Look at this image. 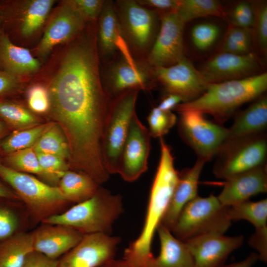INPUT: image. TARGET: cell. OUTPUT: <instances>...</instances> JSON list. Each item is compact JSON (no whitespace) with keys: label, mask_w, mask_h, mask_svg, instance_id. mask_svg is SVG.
Instances as JSON below:
<instances>
[{"label":"cell","mask_w":267,"mask_h":267,"mask_svg":"<svg viewBox=\"0 0 267 267\" xmlns=\"http://www.w3.org/2000/svg\"><path fill=\"white\" fill-rule=\"evenodd\" d=\"M31 232L34 250L58 260L74 247L84 234L62 224L41 222Z\"/></svg>","instance_id":"obj_17"},{"label":"cell","mask_w":267,"mask_h":267,"mask_svg":"<svg viewBox=\"0 0 267 267\" xmlns=\"http://www.w3.org/2000/svg\"><path fill=\"white\" fill-rule=\"evenodd\" d=\"M267 89V73L263 72L245 79L209 84L206 91L190 102L181 103L174 110H198L212 115L223 125L243 104L252 101Z\"/></svg>","instance_id":"obj_3"},{"label":"cell","mask_w":267,"mask_h":267,"mask_svg":"<svg viewBox=\"0 0 267 267\" xmlns=\"http://www.w3.org/2000/svg\"><path fill=\"white\" fill-rule=\"evenodd\" d=\"M151 137L135 112L130 122L118 172L125 181H134L147 170Z\"/></svg>","instance_id":"obj_14"},{"label":"cell","mask_w":267,"mask_h":267,"mask_svg":"<svg viewBox=\"0 0 267 267\" xmlns=\"http://www.w3.org/2000/svg\"><path fill=\"white\" fill-rule=\"evenodd\" d=\"M178 131L182 140L205 163L216 156L229 138V131L223 125L206 119L195 110L178 112Z\"/></svg>","instance_id":"obj_9"},{"label":"cell","mask_w":267,"mask_h":267,"mask_svg":"<svg viewBox=\"0 0 267 267\" xmlns=\"http://www.w3.org/2000/svg\"><path fill=\"white\" fill-rule=\"evenodd\" d=\"M160 157L150 191L142 230L138 237L124 252V259L139 266L153 254L151 247L158 224L170 204L179 178L171 149L160 138Z\"/></svg>","instance_id":"obj_2"},{"label":"cell","mask_w":267,"mask_h":267,"mask_svg":"<svg viewBox=\"0 0 267 267\" xmlns=\"http://www.w3.org/2000/svg\"><path fill=\"white\" fill-rule=\"evenodd\" d=\"M120 242V237L105 233L85 234L58 259V267H98L114 259Z\"/></svg>","instance_id":"obj_15"},{"label":"cell","mask_w":267,"mask_h":267,"mask_svg":"<svg viewBox=\"0 0 267 267\" xmlns=\"http://www.w3.org/2000/svg\"><path fill=\"white\" fill-rule=\"evenodd\" d=\"M140 5L155 11L159 15L162 14L176 12L179 0H139Z\"/></svg>","instance_id":"obj_45"},{"label":"cell","mask_w":267,"mask_h":267,"mask_svg":"<svg viewBox=\"0 0 267 267\" xmlns=\"http://www.w3.org/2000/svg\"><path fill=\"white\" fill-rule=\"evenodd\" d=\"M220 34L219 27L211 22H203L194 25L190 31L193 45L200 51H206L216 42Z\"/></svg>","instance_id":"obj_38"},{"label":"cell","mask_w":267,"mask_h":267,"mask_svg":"<svg viewBox=\"0 0 267 267\" xmlns=\"http://www.w3.org/2000/svg\"><path fill=\"white\" fill-rule=\"evenodd\" d=\"M156 230L160 250L158 256L152 255L142 267H194L192 257L184 242L174 236L159 223Z\"/></svg>","instance_id":"obj_21"},{"label":"cell","mask_w":267,"mask_h":267,"mask_svg":"<svg viewBox=\"0 0 267 267\" xmlns=\"http://www.w3.org/2000/svg\"><path fill=\"white\" fill-rule=\"evenodd\" d=\"M53 3L52 0H33L27 3L20 26L23 35L30 36L42 26Z\"/></svg>","instance_id":"obj_33"},{"label":"cell","mask_w":267,"mask_h":267,"mask_svg":"<svg viewBox=\"0 0 267 267\" xmlns=\"http://www.w3.org/2000/svg\"><path fill=\"white\" fill-rule=\"evenodd\" d=\"M49 124L37 125L14 131L0 144L1 150L5 154L32 147L47 129Z\"/></svg>","instance_id":"obj_34"},{"label":"cell","mask_w":267,"mask_h":267,"mask_svg":"<svg viewBox=\"0 0 267 267\" xmlns=\"http://www.w3.org/2000/svg\"><path fill=\"white\" fill-rule=\"evenodd\" d=\"M228 214L231 222L244 220L251 222L255 229L267 226V199L249 200L229 206Z\"/></svg>","instance_id":"obj_31"},{"label":"cell","mask_w":267,"mask_h":267,"mask_svg":"<svg viewBox=\"0 0 267 267\" xmlns=\"http://www.w3.org/2000/svg\"><path fill=\"white\" fill-rule=\"evenodd\" d=\"M0 178L25 206L35 226L62 213L72 204L66 199L58 186L50 185L0 163Z\"/></svg>","instance_id":"obj_5"},{"label":"cell","mask_w":267,"mask_h":267,"mask_svg":"<svg viewBox=\"0 0 267 267\" xmlns=\"http://www.w3.org/2000/svg\"><path fill=\"white\" fill-rule=\"evenodd\" d=\"M85 22L71 0L64 2L47 25L38 47L39 53L45 55L56 45L72 39L81 31Z\"/></svg>","instance_id":"obj_18"},{"label":"cell","mask_w":267,"mask_h":267,"mask_svg":"<svg viewBox=\"0 0 267 267\" xmlns=\"http://www.w3.org/2000/svg\"><path fill=\"white\" fill-rule=\"evenodd\" d=\"M243 240L242 236L209 234L183 242L192 257L194 267H221L228 256L242 246Z\"/></svg>","instance_id":"obj_16"},{"label":"cell","mask_w":267,"mask_h":267,"mask_svg":"<svg viewBox=\"0 0 267 267\" xmlns=\"http://www.w3.org/2000/svg\"><path fill=\"white\" fill-rule=\"evenodd\" d=\"M19 83L18 77L0 70V98L13 92Z\"/></svg>","instance_id":"obj_47"},{"label":"cell","mask_w":267,"mask_h":267,"mask_svg":"<svg viewBox=\"0 0 267 267\" xmlns=\"http://www.w3.org/2000/svg\"><path fill=\"white\" fill-rule=\"evenodd\" d=\"M0 197L19 200L14 192L0 178Z\"/></svg>","instance_id":"obj_50"},{"label":"cell","mask_w":267,"mask_h":267,"mask_svg":"<svg viewBox=\"0 0 267 267\" xmlns=\"http://www.w3.org/2000/svg\"><path fill=\"white\" fill-rule=\"evenodd\" d=\"M257 54L218 52L207 60L199 70L208 84L240 80L263 73Z\"/></svg>","instance_id":"obj_13"},{"label":"cell","mask_w":267,"mask_h":267,"mask_svg":"<svg viewBox=\"0 0 267 267\" xmlns=\"http://www.w3.org/2000/svg\"><path fill=\"white\" fill-rule=\"evenodd\" d=\"M182 103L181 98L178 95L168 93L162 98L157 107L160 110L165 111H171L179 104Z\"/></svg>","instance_id":"obj_48"},{"label":"cell","mask_w":267,"mask_h":267,"mask_svg":"<svg viewBox=\"0 0 267 267\" xmlns=\"http://www.w3.org/2000/svg\"><path fill=\"white\" fill-rule=\"evenodd\" d=\"M205 163L197 159L192 167L179 172L171 200L160 223L171 231L184 207L198 196L199 179Z\"/></svg>","instance_id":"obj_20"},{"label":"cell","mask_w":267,"mask_h":267,"mask_svg":"<svg viewBox=\"0 0 267 267\" xmlns=\"http://www.w3.org/2000/svg\"><path fill=\"white\" fill-rule=\"evenodd\" d=\"M6 130L5 123L0 121V139L4 134Z\"/></svg>","instance_id":"obj_52"},{"label":"cell","mask_w":267,"mask_h":267,"mask_svg":"<svg viewBox=\"0 0 267 267\" xmlns=\"http://www.w3.org/2000/svg\"><path fill=\"white\" fill-rule=\"evenodd\" d=\"M66 199L72 204L84 201L92 197L99 187L91 178L76 171H67L58 184Z\"/></svg>","instance_id":"obj_26"},{"label":"cell","mask_w":267,"mask_h":267,"mask_svg":"<svg viewBox=\"0 0 267 267\" xmlns=\"http://www.w3.org/2000/svg\"><path fill=\"white\" fill-rule=\"evenodd\" d=\"M254 39L253 30L229 24L218 48V52L246 54L252 52Z\"/></svg>","instance_id":"obj_32"},{"label":"cell","mask_w":267,"mask_h":267,"mask_svg":"<svg viewBox=\"0 0 267 267\" xmlns=\"http://www.w3.org/2000/svg\"><path fill=\"white\" fill-rule=\"evenodd\" d=\"M99 16V47L103 55L109 56L116 50V42L120 34L115 6L111 1H105Z\"/></svg>","instance_id":"obj_28"},{"label":"cell","mask_w":267,"mask_h":267,"mask_svg":"<svg viewBox=\"0 0 267 267\" xmlns=\"http://www.w3.org/2000/svg\"><path fill=\"white\" fill-rule=\"evenodd\" d=\"M0 117L12 128L18 130L37 126V116L21 105L7 100H0Z\"/></svg>","instance_id":"obj_35"},{"label":"cell","mask_w":267,"mask_h":267,"mask_svg":"<svg viewBox=\"0 0 267 267\" xmlns=\"http://www.w3.org/2000/svg\"><path fill=\"white\" fill-rule=\"evenodd\" d=\"M159 16L160 28L147 56L152 68L173 65L185 57L183 34L185 24L176 12Z\"/></svg>","instance_id":"obj_11"},{"label":"cell","mask_w":267,"mask_h":267,"mask_svg":"<svg viewBox=\"0 0 267 267\" xmlns=\"http://www.w3.org/2000/svg\"><path fill=\"white\" fill-rule=\"evenodd\" d=\"M34 227L28 211L20 200L0 197V244Z\"/></svg>","instance_id":"obj_25"},{"label":"cell","mask_w":267,"mask_h":267,"mask_svg":"<svg viewBox=\"0 0 267 267\" xmlns=\"http://www.w3.org/2000/svg\"><path fill=\"white\" fill-rule=\"evenodd\" d=\"M71 1L86 21L94 20L99 16L105 1L72 0Z\"/></svg>","instance_id":"obj_43"},{"label":"cell","mask_w":267,"mask_h":267,"mask_svg":"<svg viewBox=\"0 0 267 267\" xmlns=\"http://www.w3.org/2000/svg\"><path fill=\"white\" fill-rule=\"evenodd\" d=\"M153 69L155 77L167 93L179 96L182 103L198 98L209 85L200 71L185 57L173 65Z\"/></svg>","instance_id":"obj_12"},{"label":"cell","mask_w":267,"mask_h":267,"mask_svg":"<svg viewBox=\"0 0 267 267\" xmlns=\"http://www.w3.org/2000/svg\"></svg>","instance_id":"obj_53"},{"label":"cell","mask_w":267,"mask_h":267,"mask_svg":"<svg viewBox=\"0 0 267 267\" xmlns=\"http://www.w3.org/2000/svg\"><path fill=\"white\" fill-rule=\"evenodd\" d=\"M21 267H58V260L34 250L28 255Z\"/></svg>","instance_id":"obj_46"},{"label":"cell","mask_w":267,"mask_h":267,"mask_svg":"<svg viewBox=\"0 0 267 267\" xmlns=\"http://www.w3.org/2000/svg\"><path fill=\"white\" fill-rule=\"evenodd\" d=\"M124 211L122 198L99 187L89 199L74 204L42 222L62 224L83 234L110 235L114 222Z\"/></svg>","instance_id":"obj_4"},{"label":"cell","mask_w":267,"mask_h":267,"mask_svg":"<svg viewBox=\"0 0 267 267\" xmlns=\"http://www.w3.org/2000/svg\"><path fill=\"white\" fill-rule=\"evenodd\" d=\"M176 12L185 24L208 16L227 19L226 10L221 3L216 0H179Z\"/></svg>","instance_id":"obj_29"},{"label":"cell","mask_w":267,"mask_h":267,"mask_svg":"<svg viewBox=\"0 0 267 267\" xmlns=\"http://www.w3.org/2000/svg\"><path fill=\"white\" fill-rule=\"evenodd\" d=\"M48 94L51 115L68 144L70 167L91 176L102 173L101 137L111 101L101 82L94 40L69 48Z\"/></svg>","instance_id":"obj_1"},{"label":"cell","mask_w":267,"mask_h":267,"mask_svg":"<svg viewBox=\"0 0 267 267\" xmlns=\"http://www.w3.org/2000/svg\"><path fill=\"white\" fill-rule=\"evenodd\" d=\"M138 90L129 89L120 93L110 104L101 142L103 162L109 174H118L130 122L135 113Z\"/></svg>","instance_id":"obj_7"},{"label":"cell","mask_w":267,"mask_h":267,"mask_svg":"<svg viewBox=\"0 0 267 267\" xmlns=\"http://www.w3.org/2000/svg\"><path fill=\"white\" fill-rule=\"evenodd\" d=\"M229 128V138H236L266 133L267 96L263 94L245 109L236 112Z\"/></svg>","instance_id":"obj_23"},{"label":"cell","mask_w":267,"mask_h":267,"mask_svg":"<svg viewBox=\"0 0 267 267\" xmlns=\"http://www.w3.org/2000/svg\"><path fill=\"white\" fill-rule=\"evenodd\" d=\"M259 260L256 253H251L247 258L242 261L228 265H223L221 267H252Z\"/></svg>","instance_id":"obj_49"},{"label":"cell","mask_w":267,"mask_h":267,"mask_svg":"<svg viewBox=\"0 0 267 267\" xmlns=\"http://www.w3.org/2000/svg\"><path fill=\"white\" fill-rule=\"evenodd\" d=\"M6 162L10 168L26 174L40 176L41 169L37 153L33 147L19 150L7 154Z\"/></svg>","instance_id":"obj_37"},{"label":"cell","mask_w":267,"mask_h":267,"mask_svg":"<svg viewBox=\"0 0 267 267\" xmlns=\"http://www.w3.org/2000/svg\"><path fill=\"white\" fill-rule=\"evenodd\" d=\"M32 147L36 153L48 154L65 160L69 159L67 139L61 128L55 123L50 124Z\"/></svg>","instance_id":"obj_30"},{"label":"cell","mask_w":267,"mask_h":267,"mask_svg":"<svg viewBox=\"0 0 267 267\" xmlns=\"http://www.w3.org/2000/svg\"><path fill=\"white\" fill-rule=\"evenodd\" d=\"M37 155L41 169L40 176L44 180V182L57 186L62 176L69 170V166L66 160L48 154L37 153Z\"/></svg>","instance_id":"obj_36"},{"label":"cell","mask_w":267,"mask_h":267,"mask_svg":"<svg viewBox=\"0 0 267 267\" xmlns=\"http://www.w3.org/2000/svg\"><path fill=\"white\" fill-rule=\"evenodd\" d=\"M33 251L31 232L17 234L0 244V267H21Z\"/></svg>","instance_id":"obj_27"},{"label":"cell","mask_w":267,"mask_h":267,"mask_svg":"<svg viewBox=\"0 0 267 267\" xmlns=\"http://www.w3.org/2000/svg\"><path fill=\"white\" fill-rule=\"evenodd\" d=\"M226 13L227 19L229 20V24L239 27L253 29L254 9L252 2H237Z\"/></svg>","instance_id":"obj_41"},{"label":"cell","mask_w":267,"mask_h":267,"mask_svg":"<svg viewBox=\"0 0 267 267\" xmlns=\"http://www.w3.org/2000/svg\"><path fill=\"white\" fill-rule=\"evenodd\" d=\"M267 191V165L225 180L223 187L217 197L223 205L231 206Z\"/></svg>","instance_id":"obj_19"},{"label":"cell","mask_w":267,"mask_h":267,"mask_svg":"<svg viewBox=\"0 0 267 267\" xmlns=\"http://www.w3.org/2000/svg\"><path fill=\"white\" fill-rule=\"evenodd\" d=\"M98 267H134L125 260H115V259Z\"/></svg>","instance_id":"obj_51"},{"label":"cell","mask_w":267,"mask_h":267,"mask_svg":"<svg viewBox=\"0 0 267 267\" xmlns=\"http://www.w3.org/2000/svg\"><path fill=\"white\" fill-rule=\"evenodd\" d=\"M114 6L126 42L137 52L149 51L158 32L159 15L135 0H118Z\"/></svg>","instance_id":"obj_10"},{"label":"cell","mask_w":267,"mask_h":267,"mask_svg":"<svg viewBox=\"0 0 267 267\" xmlns=\"http://www.w3.org/2000/svg\"><path fill=\"white\" fill-rule=\"evenodd\" d=\"M149 131L151 137H162L177 122V117L172 111H165L154 107L147 117Z\"/></svg>","instance_id":"obj_40"},{"label":"cell","mask_w":267,"mask_h":267,"mask_svg":"<svg viewBox=\"0 0 267 267\" xmlns=\"http://www.w3.org/2000/svg\"><path fill=\"white\" fill-rule=\"evenodd\" d=\"M40 67L39 61L26 48L13 43L7 35L0 30V70L19 77L35 72Z\"/></svg>","instance_id":"obj_24"},{"label":"cell","mask_w":267,"mask_h":267,"mask_svg":"<svg viewBox=\"0 0 267 267\" xmlns=\"http://www.w3.org/2000/svg\"><path fill=\"white\" fill-rule=\"evenodd\" d=\"M254 9L253 27L254 38L261 53L265 56L267 51V4L265 1L252 2Z\"/></svg>","instance_id":"obj_39"},{"label":"cell","mask_w":267,"mask_h":267,"mask_svg":"<svg viewBox=\"0 0 267 267\" xmlns=\"http://www.w3.org/2000/svg\"><path fill=\"white\" fill-rule=\"evenodd\" d=\"M228 207L213 194L198 195L182 209L171 232L182 241L205 234H223L231 223Z\"/></svg>","instance_id":"obj_6"},{"label":"cell","mask_w":267,"mask_h":267,"mask_svg":"<svg viewBox=\"0 0 267 267\" xmlns=\"http://www.w3.org/2000/svg\"><path fill=\"white\" fill-rule=\"evenodd\" d=\"M150 77L147 71L134 60L124 58L110 67L106 79L110 90L117 95L129 89H150L153 85Z\"/></svg>","instance_id":"obj_22"},{"label":"cell","mask_w":267,"mask_h":267,"mask_svg":"<svg viewBox=\"0 0 267 267\" xmlns=\"http://www.w3.org/2000/svg\"><path fill=\"white\" fill-rule=\"evenodd\" d=\"M30 108L37 113H44L49 109L50 100L48 91L43 86L32 87L27 94Z\"/></svg>","instance_id":"obj_42"},{"label":"cell","mask_w":267,"mask_h":267,"mask_svg":"<svg viewBox=\"0 0 267 267\" xmlns=\"http://www.w3.org/2000/svg\"><path fill=\"white\" fill-rule=\"evenodd\" d=\"M216 156L213 173L224 180L267 165V133L229 138Z\"/></svg>","instance_id":"obj_8"},{"label":"cell","mask_w":267,"mask_h":267,"mask_svg":"<svg viewBox=\"0 0 267 267\" xmlns=\"http://www.w3.org/2000/svg\"><path fill=\"white\" fill-rule=\"evenodd\" d=\"M249 244L257 252L259 259L267 261V226L255 229L249 240Z\"/></svg>","instance_id":"obj_44"}]
</instances>
